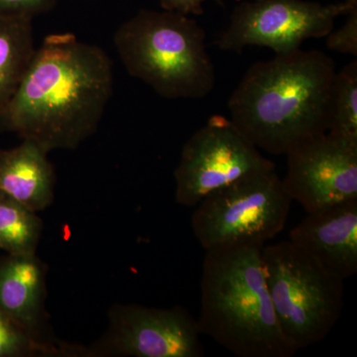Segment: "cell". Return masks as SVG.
Masks as SVG:
<instances>
[{
    "label": "cell",
    "mask_w": 357,
    "mask_h": 357,
    "mask_svg": "<svg viewBox=\"0 0 357 357\" xmlns=\"http://www.w3.org/2000/svg\"><path fill=\"white\" fill-rule=\"evenodd\" d=\"M114 86L112 60L100 47L72 33L48 35L0 110V130L48 153L76 149L98 130Z\"/></svg>",
    "instance_id": "cell-1"
},
{
    "label": "cell",
    "mask_w": 357,
    "mask_h": 357,
    "mask_svg": "<svg viewBox=\"0 0 357 357\" xmlns=\"http://www.w3.org/2000/svg\"><path fill=\"white\" fill-rule=\"evenodd\" d=\"M335 62L319 50L255 63L229 100L230 121L258 149L286 155L328 132Z\"/></svg>",
    "instance_id": "cell-2"
},
{
    "label": "cell",
    "mask_w": 357,
    "mask_h": 357,
    "mask_svg": "<svg viewBox=\"0 0 357 357\" xmlns=\"http://www.w3.org/2000/svg\"><path fill=\"white\" fill-rule=\"evenodd\" d=\"M262 245L208 249L201 279L202 335L238 357H292L263 267Z\"/></svg>",
    "instance_id": "cell-3"
},
{
    "label": "cell",
    "mask_w": 357,
    "mask_h": 357,
    "mask_svg": "<svg viewBox=\"0 0 357 357\" xmlns=\"http://www.w3.org/2000/svg\"><path fill=\"white\" fill-rule=\"evenodd\" d=\"M114 44L131 77L168 100H201L215 88L206 32L172 11L142 9L119 26Z\"/></svg>",
    "instance_id": "cell-4"
},
{
    "label": "cell",
    "mask_w": 357,
    "mask_h": 357,
    "mask_svg": "<svg viewBox=\"0 0 357 357\" xmlns=\"http://www.w3.org/2000/svg\"><path fill=\"white\" fill-rule=\"evenodd\" d=\"M262 259L286 340L298 351L325 340L342 314L345 280L290 241L263 246Z\"/></svg>",
    "instance_id": "cell-5"
},
{
    "label": "cell",
    "mask_w": 357,
    "mask_h": 357,
    "mask_svg": "<svg viewBox=\"0 0 357 357\" xmlns=\"http://www.w3.org/2000/svg\"><path fill=\"white\" fill-rule=\"evenodd\" d=\"M292 199L276 169L246 176L211 192L192 213V234L204 250L264 246L285 227Z\"/></svg>",
    "instance_id": "cell-6"
},
{
    "label": "cell",
    "mask_w": 357,
    "mask_h": 357,
    "mask_svg": "<svg viewBox=\"0 0 357 357\" xmlns=\"http://www.w3.org/2000/svg\"><path fill=\"white\" fill-rule=\"evenodd\" d=\"M276 169L229 119L213 115L192 134L176 167V202L196 206L211 192L251 174Z\"/></svg>",
    "instance_id": "cell-7"
},
{
    "label": "cell",
    "mask_w": 357,
    "mask_h": 357,
    "mask_svg": "<svg viewBox=\"0 0 357 357\" xmlns=\"http://www.w3.org/2000/svg\"><path fill=\"white\" fill-rule=\"evenodd\" d=\"M354 4H321L307 0H244L234 7L229 26L217 40L222 51L266 47L276 55L299 50L307 39L323 38Z\"/></svg>",
    "instance_id": "cell-8"
},
{
    "label": "cell",
    "mask_w": 357,
    "mask_h": 357,
    "mask_svg": "<svg viewBox=\"0 0 357 357\" xmlns=\"http://www.w3.org/2000/svg\"><path fill=\"white\" fill-rule=\"evenodd\" d=\"M198 319L182 307L156 309L121 305L109 312L105 337L93 356L110 354L133 357H202Z\"/></svg>",
    "instance_id": "cell-9"
},
{
    "label": "cell",
    "mask_w": 357,
    "mask_h": 357,
    "mask_svg": "<svg viewBox=\"0 0 357 357\" xmlns=\"http://www.w3.org/2000/svg\"><path fill=\"white\" fill-rule=\"evenodd\" d=\"M286 156L284 189L307 213L357 199V144L325 133Z\"/></svg>",
    "instance_id": "cell-10"
},
{
    "label": "cell",
    "mask_w": 357,
    "mask_h": 357,
    "mask_svg": "<svg viewBox=\"0 0 357 357\" xmlns=\"http://www.w3.org/2000/svg\"><path fill=\"white\" fill-rule=\"evenodd\" d=\"M291 243L330 273L347 280L357 273V199L307 213L290 232Z\"/></svg>",
    "instance_id": "cell-11"
},
{
    "label": "cell",
    "mask_w": 357,
    "mask_h": 357,
    "mask_svg": "<svg viewBox=\"0 0 357 357\" xmlns=\"http://www.w3.org/2000/svg\"><path fill=\"white\" fill-rule=\"evenodd\" d=\"M46 270L35 255H8L0 260V309L43 340Z\"/></svg>",
    "instance_id": "cell-12"
},
{
    "label": "cell",
    "mask_w": 357,
    "mask_h": 357,
    "mask_svg": "<svg viewBox=\"0 0 357 357\" xmlns=\"http://www.w3.org/2000/svg\"><path fill=\"white\" fill-rule=\"evenodd\" d=\"M55 182L48 152L33 141L0 151V192L35 213L53 202Z\"/></svg>",
    "instance_id": "cell-13"
},
{
    "label": "cell",
    "mask_w": 357,
    "mask_h": 357,
    "mask_svg": "<svg viewBox=\"0 0 357 357\" xmlns=\"http://www.w3.org/2000/svg\"><path fill=\"white\" fill-rule=\"evenodd\" d=\"M33 20L0 13V110L15 93L36 51Z\"/></svg>",
    "instance_id": "cell-14"
},
{
    "label": "cell",
    "mask_w": 357,
    "mask_h": 357,
    "mask_svg": "<svg viewBox=\"0 0 357 357\" xmlns=\"http://www.w3.org/2000/svg\"><path fill=\"white\" fill-rule=\"evenodd\" d=\"M43 223L35 211L0 192V250L35 255Z\"/></svg>",
    "instance_id": "cell-15"
},
{
    "label": "cell",
    "mask_w": 357,
    "mask_h": 357,
    "mask_svg": "<svg viewBox=\"0 0 357 357\" xmlns=\"http://www.w3.org/2000/svg\"><path fill=\"white\" fill-rule=\"evenodd\" d=\"M89 351L37 337L0 309V357L91 356Z\"/></svg>",
    "instance_id": "cell-16"
},
{
    "label": "cell",
    "mask_w": 357,
    "mask_h": 357,
    "mask_svg": "<svg viewBox=\"0 0 357 357\" xmlns=\"http://www.w3.org/2000/svg\"><path fill=\"white\" fill-rule=\"evenodd\" d=\"M357 144V61L337 72L333 84L328 132Z\"/></svg>",
    "instance_id": "cell-17"
},
{
    "label": "cell",
    "mask_w": 357,
    "mask_h": 357,
    "mask_svg": "<svg viewBox=\"0 0 357 357\" xmlns=\"http://www.w3.org/2000/svg\"><path fill=\"white\" fill-rule=\"evenodd\" d=\"M344 24L326 35V47L330 50L357 57V6L347 14Z\"/></svg>",
    "instance_id": "cell-18"
},
{
    "label": "cell",
    "mask_w": 357,
    "mask_h": 357,
    "mask_svg": "<svg viewBox=\"0 0 357 357\" xmlns=\"http://www.w3.org/2000/svg\"><path fill=\"white\" fill-rule=\"evenodd\" d=\"M57 0H0V13L25 14L33 18L53 10Z\"/></svg>",
    "instance_id": "cell-19"
},
{
    "label": "cell",
    "mask_w": 357,
    "mask_h": 357,
    "mask_svg": "<svg viewBox=\"0 0 357 357\" xmlns=\"http://www.w3.org/2000/svg\"><path fill=\"white\" fill-rule=\"evenodd\" d=\"M208 0H159L163 10L184 14V15H201L204 13V4ZM222 4V0H213Z\"/></svg>",
    "instance_id": "cell-20"
},
{
    "label": "cell",
    "mask_w": 357,
    "mask_h": 357,
    "mask_svg": "<svg viewBox=\"0 0 357 357\" xmlns=\"http://www.w3.org/2000/svg\"><path fill=\"white\" fill-rule=\"evenodd\" d=\"M344 1L347 2V3L354 4V6L357 4V0H344Z\"/></svg>",
    "instance_id": "cell-21"
},
{
    "label": "cell",
    "mask_w": 357,
    "mask_h": 357,
    "mask_svg": "<svg viewBox=\"0 0 357 357\" xmlns=\"http://www.w3.org/2000/svg\"><path fill=\"white\" fill-rule=\"evenodd\" d=\"M77 1H86V0H77Z\"/></svg>",
    "instance_id": "cell-22"
}]
</instances>
